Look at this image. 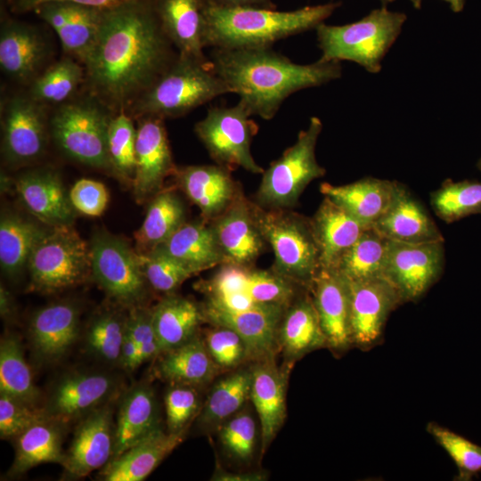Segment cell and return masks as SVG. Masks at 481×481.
I'll list each match as a JSON object with an SVG mask.
<instances>
[{"instance_id": "18", "label": "cell", "mask_w": 481, "mask_h": 481, "mask_svg": "<svg viewBox=\"0 0 481 481\" xmlns=\"http://www.w3.org/2000/svg\"><path fill=\"white\" fill-rule=\"evenodd\" d=\"M204 320L236 331L245 342L249 361L276 357L280 352L278 331L287 306H268L246 310H230L204 302Z\"/></svg>"}, {"instance_id": "22", "label": "cell", "mask_w": 481, "mask_h": 481, "mask_svg": "<svg viewBox=\"0 0 481 481\" xmlns=\"http://www.w3.org/2000/svg\"><path fill=\"white\" fill-rule=\"evenodd\" d=\"M34 12L53 28L63 51L84 65L96 42L103 8L53 1L38 5Z\"/></svg>"}, {"instance_id": "7", "label": "cell", "mask_w": 481, "mask_h": 481, "mask_svg": "<svg viewBox=\"0 0 481 481\" xmlns=\"http://www.w3.org/2000/svg\"><path fill=\"white\" fill-rule=\"evenodd\" d=\"M195 288L206 303L230 310H246L268 306H288L306 288L281 276L273 270L254 265L224 264Z\"/></svg>"}, {"instance_id": "29", "label": "cell", "mask_w": 481, "mask_h": 481, "mask_svg": "<svg viewBox=\"0 0 481 481\" xmlns=\"http://www.w3.org/2000/svg\"><path fill=\"white\" fill-rule=\"evenodd\" d=\"M278 339L285 362L291 363L313 351L327 348V340L308 289L286 307L279 325Z\"/></svg>"}, {"instance_id": "16", "label": "cell", "mask_w": 481, "mask_h": 481, "mask_svg": "<svg viewBox=\"0 0 481 481\" xmlns=\"http://www.w3.org/2000/svg\"><path fill=\"white\" fill-rule=\"evenodd\" d=\"M308 289L327 348L336 355L353 348L350 281L334 268H320Z\"/></svg>"}, {"instance_id": "21", "label": "cell", "mask_w": 481, "mask_h": 481, "mask_svg": "<svg viewBox=\"0 0 481 481\" xmlns=\"http://www.w3.org/2000/svg\"><path fill=\"white\" fill-rule=\"evenodd\" d=\"M293 363L278 365L275 357L254 362L249 400L260 423L264 453L281 428L286 415V394Z\"/></svg>"}, {"instance_id": "11", "label": "cell", "mask_w": 481, "mask_h": 481, "mask_svg": "<svg viewBox=\"0 0 481 481\" xmlns=\"http://www.w3.org/2000/svg\"><path fill=\"white\" fill-rule=\"evenodd\" d=\"M240 101L232 107H211L195 125V133L210 158L230 170L241 167L253 174L264 169L254 159L250 146L258 126Z\"/></svg>"}, {"instance_id": "46", "label": "cell", "mask_w": 481, "mask_h": 481, "mask_svg": "<svg viewBox=\"0 0 481 481\" xmlns=\"http://www.w3.org/2000/svg\"><path fill=\"white\" fill-rule=\"evenodd\" d=\"M137 128L126 111L113 114L108 129V153L112 174L133 183L135 174Z\"/></svg>"}, {"instance_id": "36", "label": "cell", "mask_w": 481, "mask_h": 481, "mask_svg": "<svg viewBox=\"0 0 481 481\" xmlns=\"http://www.w3.org/2000/svg\"><path fill=\"white\" fill-rule=\"evenodd\" d=\"M198 273L225 264L209 222H185L159 248Z\"/></svg>"}, {"instance_id": "40", "label": "cell", "mask_w": 481, "mask_h": 481, "mask_svg": "<svg viewBox=\"0 0 481 481\" xmlns=\"http://www.w3.org/2000/svg\"><path fill=\"white\" fill-rule=\"evenodd\" d=\"M251 368H240L216 381L198 415L204 430H217L230 417L244 408L249 400Z\"/></svg>"}, {"instance_id": "23", "label": "cell", "mask_w": 481, "mask_h": 481, "mask_svg": "<svg viewBox=\"0 0 481 481\" xmlns=\"http://www.w3.org/2000/svg\"><path fill=\"white\" fill-rule=\"evenodd\" d=\"M115 427L109 407H100L83 418L65 452L63 467L71 477H83L104 467L113 456Z\"/></svg>"}, {"instance_id": "20", "label": "cell", "mask_w": 481, "mask_h": 481, "mask_svg": "<svg viewBox=\"0 0 481 481\" xmlns=\"http://www.w3.org/2000/svg\"><path fill=\"white\" fill-rule=\"evenodd\" d=\"M118 387L116 379L107 373H70L55 384L44 411L60 424L69 423L102 407Z\"/></svg>"}, {"instance_id": "13", "label": "cell", "mask_w": 481, "mask_h": 481, "mask_svg": "<svg viewBox=\"0 0 481 481\" xmlns=\"http://www.w3.org/2000/svg\"><path fill=\"white\" fill-rule=\"evenodd\" d=\"M50 118L47 106L24 94L8 98L2 109V155L10 167L39 159L46 148Z\"/></svg>"}, {"instance_id": "44", "label": "cell", "mask_w": 481, "mask_h": 481, "mask_svg": "<svg viewBox=\"0 0 481 481\" xmlns=\"http://www.w3.org/2000/svg\"><path fill=\"white\" fill-rule=\"evenodd\" d=\"M387 247L388 240L371 226L332 268L350 281L383 276Z\"/></svg>"}, {"instance_id": "15", "label": "cell", "mask_w": 481, "mask_h": 481, "mask_svg": "<svg viewBox=\"0 0 481 481\" xmlns=\"http://www.w3.org/2000/svg\"><path fill=\"white\" fill-rule=\"evenodd\" d=\"M350 287L353 346L369 351L383 341L389 314L404 303L395 288L383 276L350 281Z\"/></svg>"}, {"instance_id": "31", "label": "cell", "mask_w": 481, "mask_h": 481, "mask_svg": "<svg viewBox=\"0 0 481 481\" xmlns=\"http://www.w3.org/2000/svg\"><path fill=\"white\" fill-rule=\"evenodd\" d=\"M163 428L157 397L147 384H138L125 394L115 426L112 459Z\"/></svg>"}, {"instance_id": "63", "label": "cell", "mask_w": 481, "mask_h": 481, "mask_svg": "<svg viewBox=\"0 0 481 481\" xmlns=\"http://www.w3.org/2000/svg\"><path fill=\"white\" fill-rule=\"evenodd\" d=\"M477 166L478 169L481 171V159L478 160Z\"/></svg>"}, {"instance_id": "1", "label": "cell", "mask_w": 481, "mask_h": 481, "mask_svg": "<svg viewBox=\"0 0 481 481\" xmlns=\"http://www.w3.org/2000/svg\"><path fill=\"white\" fill-rule=\"evenodd\" d=\"M153 0L103 8L96 42L84 63V86L114 114L127 111L171 66L178 53Z\"/></svg>"}, {"instance_id": "57", "label": "cell", "mask_w": 481, "mask_h": 481, "mask_svg": "<svg viewBox=\"0 0 481 481\" xmlns=\"http://www.w3.org/2000/svg\"><path fill=\"white\" fill-rule=\"evenodd\" d=\"M118 363H120L123 368L129 371H133L142 364L138 346L126 331L125 332L122 342Z\"/></svg>"}, {"instance_id": "62", "label": "cell", "mask_w": 481, "mask_h": 481, "mask_svg": "<svg viewBox=\"0 0 481 481\" xmlns=\"http://www.w3.org/2000/svg\"><path fill=\"white\" fill-rule=\"evenodd\" d=\"M383 6H386L387 4L394 2L395 0H379Z\"/></svg>"}, {"instance_id": "56", "label": "cell", "mask_w": 481, "mask_h": 481, "mask_svg": "<svg viewBox=\"0 0 481 481\" xmlns=\"http://www.w3.org/2000/svg\"><path fill=\"white\" fill-rule=\"evenodd\" d=\"M53 1H68L99 8H107L126 0H11V4L13 11L26 12L34 11L36 7L42 4Z\"/></svg>"}, {"instance_id": "48", "label": "cell", "mask_w": 481, "mask_h": 481, "mask_svg": "<svg viewBox=\"0 0 481 481\" xmlns=\"http://www.w3.org/2000/svg\"><path fill=\"white\" fill-rule=\"evenodd\" d=\"M140 255V254H139ZM148 283L157 291L170 294L198 273L159 249L140 255Z\"/></svg>"}, {"instance_id": "26", "label": "cell", "mask_w": 481, "mask_h": 481, "mask_svg": "<svg viewBox=\"0 0 481 481\" xmlns=\"http://www.w3.org/2000/svg\"><path fill=\"white\" fill-rule=\"evenodd\" d=\"M14 185L26 208L39 221L50 227L71 224L75 209L61 179L53 169L26 172Z\"/></svg>"}, {"instance_id": "33", "label": "cell", "mask_w": 481, "mask_h": 481, "mask_svg": "<svg viewBox=\"0 0 481 481\" xmlns=\"http://www.w3.org/2000/svg\"><path fill=\"white\" fill-rule=\"evenodd\" d=\"M399 183L366 177L345 185L323 183L321 192L368 226L387 211L396 194Z\"/></svg>"}, {"instance_id": "9", "label": "cell", "mask_w": 481, "mask_h": 481, "mask_svg": "<svg viewBox=\"0 0 481 481\" xmlns=\"http://www.w3.org/2000/svg\"><path fill=\"white\" fill-rule=\"evenodd\" d=\"M27 268L31 289L62 291L92 275L90 246L71 224L52 226L35 246Z\"/></svg>"}, {"instance_id": "34", "label": "cell", "mask_w": 481, "mask_h": 481, "mask_svg": "<svg viewBox=\"0 0 481 481\" xmlns=\"http://www.w3.org/2000/svg\"><path fill=\"white\" fill-rule=\"evenodd\" d=\"M184 434H172L160 428L146 439L111 459L102 471L105 481L145 479L183 440Z\"/></svg>"}, {"instance_id": "43", "label": "cell", "mask_w": 481, "mask_h": 481, "mask_svg": "<svg viewBox=\"0 0 481 481\" xmlns=\"http://www.w3.org/2000/svg\"><path fill=\"white\" fill-rule=\"evenodd\" d=\"M0 394L35 407L40 397L21 343L12 333L4 335L0 343Z\"/></svg>"}, {"instance_id": "6", "label": "cell", "mask_w": 481, "mask_h": 481, "mask_svg": "<svg viewBox=\"0 0 481 481\" xmlns=\"http://www.w3.org/2000/svg\"><path fill=\"white\" fill-rule=\"evenodd\" d=\"M113 112L92 94L57 106L50 117V135L69 158L112 173L108 153V129Z\"/></svg>"}, {"instance_id": "28", "label": "cell", "mask_w": 481, "mask_h": 481, "mask_svg": "<svg viewBox=\"0 0 481 481\" xmlns=\"http://www.w3.org/2000/svg\"><path fill=\"white\" fill-rule=\"evenodd\" d=\"M79 330V310L69 302L46 306L35 313L29 337L37 356L46 362L61 359L76 342Z\"/></svg>"}, {"instance_id": "19", "label": "cell", "mask_w": 481, "mask_h": 481, "mask_svg": "<svg viewBox=\"0 0 481 481\" xmlns=\"http://www.w3.org/2000/svg\"><path fill=\"white\" fill-rule=\"evenodd\" d=\"M258 205L243 193L210 223L225 264L251 266L268 246L262 232Z\"/></svg>"}, {"instance_id": "3", "label": "cell", "mask_w": 481, "mask_h": 481, "mask_svg": "<svg viewBox=\"0 0 481 481\" xmlns=\"http://www.w3.org/2000/svg\"><path fill=\"white\" fill-rule=\"evenodd\" d=\"M340 2L294 11L255 7H224L210 3L207 10L206 47L217 49L271 48L286 37L316 29Z\"/></svg>"}, {"instance_id": "27", "label": "cell", "mask_w": 481, "mask_h": 481, "mask_svg": "<svg viewBox=\"0 0 481 481\" xmlns=\"http://www.w3.org/2000/svg\"><path fill=\"white\" fill-rule=\"evenodd\" d=\"M161 26L179 54L208 60L204 54L207 10L211 0H153Z\"/></svg>"}, {"instance_id": "53", "label": "cell", "mask_w": 481, "mask_h": 481, "mask_svg": "<svg viewBox=\"0 0 481 481\" xmlns=\"http://www.w3.org/2000/svg\"><path fill=\"white\" fill-rule=\"evenodd\" d=\"M47 418L44 410L0 394V436L16 438L34 423Z\"/></svg>"}, {"instance_id": "25", "label": "cell", "mask_w": 481, "mask_h": 481, "mask_svg": "<svg viewBox=\"0 0 481 481\" xmlns=\"http://www.w3.org/2000/svg\"><path fill=\"white\" fill-rule=\"evenodd\" d=\"M48 56V44L37 29L13 20L2 23L0 66L11 79L29 86L44 70Z\"/></svg>"}, {"instance_id": "58", "label": "cell", "mask_w": 481, "mask_h": 481, "mask_svg": "<svg viewBox=\"0 0 481 481\" xmlns=\"http://www.w3.org/2000/svg\"><path fill=\"white\" fill-rule=\"evenodd\" d=\"M267 479V474L263 471H251L243 473H232L226 471L218 462L211 477L213 481H264Z\"/></svg>"}, {"instance_id": "55", "label": "cell", "mask_w": 481, "mask_h": 481, "mask_svg": "<svg viewBox=\"0 0 481 481\" xmlns=\"http://www.w3.org/2000/svg\"><path fill=\"white\" fill-rule=\"evenodd\" d=\"M69 197L75 211L87 216L102 215L110 199L102 183L87 178L77 180L69 190Z\"/></svg>"}, {"instance_id": "2", "label": "cell", "mask_w": 481, "mask_h": 481, "mask_svg": "<svg viewBox=\"0 0 481 481\" xmlns=\"http://www.w3.org/2000/svg\"><path fill=\"white\" fill-rule=\"evenodd\" d=\"M215 72L251 116L272 119L282 102L302 89L319 86L341 76L340 61L297 64L271 48L217 49L208 58Z\"/></svg>"}, {"instance_id": "49", "label": "cell", "mask_w": 481, "mask_h": 481, "mask_svg": "<svg viewBox=\"0 0 481 481\" xmlns=\"http://www.w3.org/2000/svg\"><path fill=\"white\" fill-rule=\"evenodd\" d=\"M226 453L238 461H249L257 442V422L247 408L226 420L216 430Z\"/></svg>"}, {"instance_id": "35", "label": "cell", "mask_w": 481, "mask_h": 481, "mask_svg": "<svg viewBox=\"0 0 481 481\" xmlns=\"http://www.w3.org/2000/svg\"><path fill=\"white\" fill-rule=\"evenodd\" d=\"M159 357L156 374L170 384L203 386L211 382L221 371L208 351L203 338L198 334Z\"/></svg>"}, {"instance_id": "42", "label": "cell", "mask_w": 481, "mask_h": 481, "mask_svg": "<svg viewBox=\"0 0 481 481\" xmlns=\"http://www.w3.org/2000/svg\"><path fill=\"white\" fill-rule=\"evenodd\" d=\"M71 56H66L44 69L28 86L27 94L37 102L61 105L74 98L84 86L85 67Z\"/></svg>"}, {"instance_id": "50", "label": "cell", "mask_w": 481, "mask_h": 481, "mask_svg": "<svg viewBox=\"0 0 481 481\" xmlns=\"http://www.w3.org/2000/svg\"><path fill=\"white\" fill-rule=\"evenodd\" d=\"M126 332V317L114 312H104L90 323L86 333L88 348L99 358L119 363Z\"/></svg>"}, {"instance_id": "38", "label": "cell", "mask_w": 481, "mask_h": 481, "mask_svg": "<svg viewBox=\"0 0 481 481\" xmlns=\"http://www.w3.org/2000/svg\"><path fill=\"white\" fill-rule=\"evenodd\" d=\"M186 222V208L173 188L161 190L151 198L144 220L135 233L136 251L147 254L162 245Z\"/></svg>"}, {"instance_id": "10", "label": "cell", "mask_w": 481, "mask_h": 481, "mask_svg": "<svg viewBox=\"0 0 481 481\" xmlns=\"http://www.w3.org/2000/svg\"><path fill=\"white\" fill-rule=\"evenodd\" d=\"M322 129L321 119L312 117L308 127L300 131L294 144L264 170L256 195L257 204L267 209H290L306 186L324 175L325 168L315 157Z\"/></svg>"}, {"instance_id": "37", "label": "cell", "mask_w": 481, "mask_h": 481, "mask_svg": "<svg viewBox=\"0 0 481 481\" xmlns=\"http://www.w3.org/2000/svg\"><path fill=\"white\" fill-rule=\"evenodd\" d=\"M151 315L160 355L195 337L205 322L200 305L170 294L151 309Z\"/></svg>"}, {"instance_id": "30", "label": "cell", "mask_w": 481, "mask_h": 481, "mask_svg": "<svg viewBox=\"0 0 481 481\" xmlns=\"http://www.w3.org/2000/svg\"><path fill=\"white\" fill-rule=\"evenodd\" d=\"M372 227L392 241L424 243L444 238L423 206L399 183L395 199Z\"/></svg>"}, {"instance_id": "8", "label": "cell", "mask_w": 481, "mask_h": 481, "mask_svg": "<svg viewBox=\"0 0 481 481\" xmlns=\"http://www.w3.org/2000/svg\"><path fill=\"white\" fill-rule=\"evenodd\" d=\"M257 216L267 245L273 252L272 270L308 289L321 268L311 218L289 209H267L259 205Z\"/></svg>"}, {"instance_id": "59", "label": "cell", "mask_w": 481, "mask_h": 481, "mask_svg": "<svg viewBox=\"0 0 481 481\" xmlns=\"http://www.w3.org/2000/svg\"><path fill=\"white\" fill-rule=\"evenodd\" d=\"M213 4L224 7H255L263 9H275L276 5L272 0H211Z\"/></svg>"}, {"instance_id": "14", "label": "cell", "mask_w": 481, "mask_h": 481, "mask_svg": "<svg viewBox=\"0 0 481 481\" xmlns=\"http://www.w3.org/2000/svg\"><path fill=\"white\" fill-rule=\"evenodd\" d=\"M444 241L405 243L388 240L383 271L403 303L420 299L441 276Z\"/></svg>"}, {"instance_id": "12", "label": "cell", "mask_w": 481, "mask_h": 481, "mask_svg": "<svg viewBox=\"0 0 481 481\" xmlns=\"http://www.w3.org/2000/svg\"><path fill=\"white\" fill-rule=\"evenodd\" d=\"M89 246L92 275L99 286L121 305L141 306L149 283L137 251L104 230L94 234Z\"/></svg>"}, {"instance_id": "5", "label": "cell", "mask_w": 481, "mask_h": 481, "mask_svg": "<svg viewBox=\"0 0 481 481\" xmlns=\"http://www.w3.org/2000/svg\"><path fill=\"white\" fill-rule=\"evenodd\" d=\"M406 15L386 6L371 11L363 19L341 25L324 22L316 27L321 61H350L371 73H378L381 61L399 36Z\"/></svg>"}, {"instance_id": "17", "label": "cell", "mask_w": 481, "mask_h": 481, "mask_svg": "<svg viewBox=\"0 0 481 481\" xmlns=\"http://www.w3.org/2000/svg\"><path fill=\"white\" fill-rule=\"evenodd\" d=\"M138 122L135 151V174L132 183L135 199L143 203L163 189L168 176L177 167L165 127L164 118L146 116Z\"/></svg>"}, {"instance_id": "41", "label": "cell", "mask_w": 481, "mask_h": 481, "mask_svg": "<svg viewBox=\"0 0 481 481\" xmlns=\"http://www.w3.org/2000/svg\"><path fill=\"white\" fill-rule=\"evenodd\" d=\"M47 229L13 213H3L0 220V265L10 279L28 266L29 257Z\"/></svg>"}, {"instance_id": "61", "label": "cell", "mask_w": 481, "mask_h": 481, "mask_svg": "<svg viewBox=\"0 0 481 481\" xmlns=\"http://www.w3.org/2000/svg\"><path fill=\"white\" fill-rule=\"evenodd\" d=\"M416 9H420L422 0H410ZM449 4L450 8L454 12H460L464 9L465 0H444Z\"/></svg>"}, {"instance_id": "24", "label": "cell", "mask_w": 481, "mask_h": 481, "mask_svg": "<svg viewBox=\"0 0 481 481\" xmlns=\"http://www.w3.org/2000/svg\"><path fill=\"white\" fill-rule=\"evenodd\" d=\"M230 169L219 165H195L177 167L175 183L211 222L225 211L243 193Z\"/></svg>"}, {"instance_id": "4", "label": "cell", "mask_w": 481, "mask_h": 481, "mask_svg": "<svg viewBox=\"0 0 481 481\" xmlns=\"http://www.w3.org/2000/svg\"><path fill=\"white\" fill-rule=\"evenodd\" d=\"M231 93L209 59L179 54L166 72L126 111L133 118H177Z\"/></svg>"}, {"instance_id": "60", "label": "cell", "mask_w": 481, "mask_h": 481, "mask_svg": "<svg viewBox=\"0 0 481 481\" xmlns=\"http://www.w3.org/2000/svg\"><path fill=\"white\" fill-rule=\"evenodd\" d=\"M15 302L10 291L0 286V314L3 320H11L15 314Z\"/></svg>"}, {"instance_id": "51", "label": "cell", "mask_w": 481, "mask_h": 481, "mask_svg": "<svg viewBox=\"0 0 481 481\" xmlns=\"http://www.w3.org/2000/svg\"><path fill=\"white\" fill-rule=\"evenodd\" d=\"M202 404L197 387L171 384L164 395L167 431L185 434L191 421L199 415Z\"/></svg>"}, {"instance_id": "47", "label": "cell", "mask_w": 481, "mask_h": 481, "mask_svg": "<svg viewBox=\"0 0 481 481\" xmlns=\"http://www.w3.org/2000/svg\"><path fill=\"white\" fill-rule=\"evenodd\" d=\"M426 429L455 463L458 473L454 480L469 481L481 473L480 445L434 421Z\"/></svg>"}, {"instance_id": "45", "label": "cell", "mask_w": 481, "mask_h": 481, "mask_svg": "<svg viewBox=\"0 0 481 481\" xmlns=\"http://www.w3.org/2000/svg\"><path fill=\"white\" fill-rule=\"evenodd\" d=\"M430 202L436 215L446 223L481 214V182L447 179L431 193Z\"/></svg>"}, {"instance_id": "39", "label": "cell", "mask_w": 481, "mask_h": 481, "mask_svg": "<svg viewBox=\"0 0 481 481\" xmlns=\"http://www.w3.org/2000/svg\"><path fill=\"white\" fill-rule=\"evenodd\" d=\"M60 423L50 418L39 420L15 438V457L10 475H20L47 462L63 465L62 435Z\"/></svg>"}, {"instance_id": "54", "label": "cell", "mask_w": 481, "mask_h": 481, "mask_svg": "<svg viewBox=\"0 0 481 481\" xmlns=\"http://www.w3.org/2000/svg\"><path fill=\"white\" fill-rule=\"evenodd\" d=\"M126 331L136 343L142 363L160 355L151 310L141 306L130 307L126 317Z\"/></svg>"}, {"instance_id": "52", "label": "cell", "mask_w": 481, "mask_h": 481, "mask_svg": "<svg viewBox=\"0 0 481 481\" xmlns=\"http://www.w3.org/2000/svg\"><path fill=\"white\" fill-rule=\"evenodd\" d=\"M202 337L212 359L223 370H235L249 361L247 346L233 330L221 325H211Z\"/></svg>"}, {"instance_id": "32", "label": "cell", "mask_w": 481, "mask_h": 481, "mask_svg": "<svg viewBox=\"0 0 481 481\" xmlns=\"http://www.w3.org/2000/svg\"><path fill=\"white\" fill-rule=\"evenodd\" d=\"M311 223L321 268H332L342 254L371 227L325 196Z\"/></svg>"}]
</instances>
